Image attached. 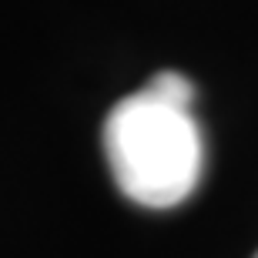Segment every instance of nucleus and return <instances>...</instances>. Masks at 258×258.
Listing matches in <instances>:
<instances>
[{"mask_svg": "<svg viewBox=\"0 0 258 258\" xmlns=\"http://www.w3.org/2000/svg\"><path fill=\"white\" fill-rule=\"evenodd\" d=\"M144 91H148L151 97H158V101H164V104H171V107L191 111L195 84L184 74H178V71H161V74H154L151 81L144 84Z\"/></svg>", "mask_w": 258, "mask_h": 258, "instance_id": "obj_2", "label": "nucleus"}, {"mask_svg": "<svg viewBox=\"0 0 258 258\" xmlns=\"http://www.w3.org/2000/svg\"><path fill=\"white\" fill-rule=\"evenodd\" d=\"M104 158L124 198L144 208H174L201 181L205 141L191 111L164 104L141 87L111 107Z\"/></svg>", "mask_w": 258, "mask_h": 258, "instance_id": "obj_1", "label": "nucleus"}, {"mask_svg": "<svg viewBox=\"0 0 258 258\" xmlns=\"http://www.w3.org/2000/svg\"><path fill=\"white\" fill-rule=\"evenodd\" d=\"M255 258H258V255H255Z\"/></svg>", "mask_w": 258, "mask_h": 258, "instance_id": "obj_3", "label": "nucleus"}]
</instances>
